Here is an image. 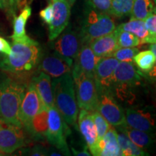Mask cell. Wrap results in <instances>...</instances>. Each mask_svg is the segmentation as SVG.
Returning <instances> with one entry per match:
<instances>
[{"label":"cell","mask_w":156,"mask_h":156,"mask_svg":"<svg viewBox=\"0 0 156 156\" xmlns=\"http://www.w3.org/2000/svg\"><path fill=\"white\" fill-rule=\"evenodd\" d=\"M122 153L117 140V132L111 126L101 139L98 142L96 156H122Z\"/></svg>","instance_id":"d6986e66"},{"label":"cell","mask_w":156,"mask_h":156,"mask_svg":"<svg viewBox=\"0 0 156 156\" xmlns=\"http://www.w3.org/2000/svg\"><path fill=\"white\" fill-rule=\"evenodd\" d=\"M118 60L114 56L101 58L95 66L94 79L97 89H108L113 90L114 75Z\"/></svg>","instance_id":"5bb4252c"},{"label":"cell","mask_w":156,"mask_h":156,"mask_svg":"<svg viewBox=\"0 0 156 156\" xmlns=\"http://www.w3.org/2000/svg\"><path fill=\"white\" fill-rule=\"evenodd\" d=\"M115 31L116 34L117 43H118L119 47H136L140 44L139 38H137L135 35L132 34V33L121 30L118 27L117 28L116 27Z\"/></svg>","instance_id":"83f0119b"},{"label":"cell","mask_w":156,"mask_h":156,"mask_svg":"<svg viewBox=\"0 0 156 156\" xmlns=\"http://www.w3.org/2000/svg\"><path fill=\"white\" fill-rule=\"evenodd\" d=\"M100 58L95 56L90 44H83L75 58L71 74L83 73L93 76L95 66Z\"/></svg>","instance_id":"2e32d148"},{"label":"cell","mask_w":156,"mask_h":156,"mask_svg":"<svg viewBox=\"0 0 156 156\" xmlns=\"http://www.w3.org/2000/svg\"><path fill=\"white\" fill-rule=\"evenodd\" d=\"M98 103L96 110L114 127L125 124V113L113 95V90L97 89Z\"/></svg>","instance_id":"52a82bcc"},{"label":"cell","mask_w":156,"mask_h":156,"mask_svg":"<svg viewBox=\"0 0 156 156\" xmlns=\"http://www.w3.org/2000/svg\"><path fill=\"white\" fill-rule=\"evenodd\" d=\"M70 129L55 106L48 109V129L46 138L48 142L64 155H69L67 137Z\"/></svg>","instance_id":"8992f818"},{"label":"cell","mask_w":156,"mask_h":156,"mask_svg":"<svg viewBox=\"0 0 156 156\" xmlns=\"http://www.w3.org/2000/svg\"><path fill=\"white\" fill-rule=\"evenodd\" d=\"M11 52V46L9 43L2 37H0V53L9 55Z\"/></svg>","instance_id":"d590c367"},{"label":"cell","mask_w":156,"mask_h":156,"mask_svg":"<svg viewBox=\"0 0 156 156\" xmlns=\"http://www.w3.org/2000/svg\"><path fill=\"white\" fill-rule=\"evenodd\" d=\"M25 128L36 139L46 137L48 129V109L38 113Z\"/></svg>","instance_id":"44dd1931"},{"label":"cell","mask_w":156,"mask_h":156,"mask_svg":"<svg viewBox=\"0 0 156 156\" xmlns=\"http://www.w3.org/2000/svg\"><path fill=\"white\" fill-rule=\"evenodd\" d=\"M150 38L156 41V15L155 10L144 20Z\"/></svg>","instance_id":"1f68e13d"},{"label":"cell","mask_w":156,"mask_h":156,"mask_svg":"<svg viewBox=\"0 0 156 156\" xmlns=\"http://www.w3.org/2000/svg\"><path fill=\"white\" fill-rule=\"evenodd\" d=\"M25 146L22 128L0 121V153H12Z\"/></svg>","instance_id":"30bf717a"},{"label":"cell","mask_w":156,"mask_h":156,"mask_svg":"<svg viewBox=\"0 0 156 156\" xmlns=\"http://www.w3.org/2000/svg\"><path fill=\"white\" fill-rule=\"evenodd\" d=\"M153 0H133L131 18L144 20L148 15L155 10Z\"/></svg>","instance_id":"d4e9b609"},{"label":"cell","mask_w":156,"mask_h":156,"mask_svg":"<svg viewBox=\"0 0 156 156\" xmlns=\"http://www.w3.org/2000/svg\"><path fill=\"white\" fill-rule=\"evenodd\" d=\"M53 15L48 24V38L56 40L69 24L71 14V6L67 0H51Z\"/></svg>","instance_id":"9c48e42d"},{"label":"cell","mask_w":156,"mask_h":156,"mask_svg":"<svg viewBox=\"0 0 156 156\" xmlns=\"http://www.w3.org/2000/svg\"><path fill=\"white\" fill-rule=\"evenodd\" d=\"M32 13V9L30 6L26 5L23 8L22 12L18 16L14 17L13 21V34L12 35L11 38L12 41H22L28 38L25 32V26L28 22V20L30 17Z\"/></svg>","instance_id":"603a6c76"},{"label":"cell","mask_w":156,"mask_h":156,"mask_svg":"<svg viewBox=\"0 0 156 156\" xmlns=\"http://www.w3.org/2000/svg\"><path fill=\"white\" fill-rule=\"evenodd\" d=\"M52 15H53V9H52L51 3L50 2L47 7L40 12V17L45 23L48 25L51 21Z\"/></svg>","instance_id":"836d02e7"},{"label":"cell","mask_w":156,"mask_h":156,"mask_svg":"<svg viewBox=\"0 0 156 156\" xmlns=\"http://www.w3.org/2000/svg\"><path fill=\"white\" fill-rule=\"evenodd\" d=\"M32 82L45 107L47 109L54 107L51 79L50 76L42 72L37 77L33 78Z\"/></svg>","instance_id":"ffe728a7"},{"label":"cell","mask_w":156,"mask_h":156,"mask_svg":"<svg viewBox=\"0 0 156 156\" xmlns=\"http://www.w3.org/2000/svg\"><path fill=\"white\" fill-rule=\"evenodd\" d=\"M95 56L99 58L112 56V54L119 48L116 34L115 30L110 34L99 37L90 43Z\"/></svg>","instance_id":"ac0fdd59"},{"label":"cell","mask_w":156,"mask_h":156,"mask_svg":"<svg viewBox=\"0 0 156 156\" xmlns=\"http://www.w3.org/2000/svg\"><path fill=\"white\" fill-rule=\"evenodd\" d=\"M41 61V64L38 65L40 69L51 77L56 78L72 73L74 63L73 58L65 57L56 51L44 56Z\"/></svg>","instance_id":"7c38bea8"},{"label":"cell","mask_w":156,"mask_h":156,"mask_svg":"<svg viewBox=\"0 0 156 156\" xmlns=\"http://www.w3.org/2000/svg\"><path fill=\"white\" fill-rule=\"evenodd\" d=\"M125 123L130 127L148 133H153L155 129V123L151 114L140 109H126Z\"/></svg>","instance_id":"e0dca14e"},{"label":"cell","mask_w":156,"mask_h":156,"mask_svg":"<svg viewBox=\"0 0 156 156\" xmlns=\"http://www.w3.org/2000/svg\"><path fill=\"white\" fill-rule=\"evenodd\" d=\"M44 109L47 108L43 103L34 84L31 82L28 88L25 90V95L20 107L19 119L23 127H25L32 119Z\"/></svg>","instance_id":"ba28073f"},{"label":"cell","mask_w":156,"mask_h":156,"mask_svg":"<svg viewBox=\"0 0 156 156\" xmlns=\"http://www.w3.org/2000/svg\"><path fill=\"white\" fill-rule=\"evenodd\" d=\"M72 151H73V153L75 155L77 156H90L91 155V154L87 151V148L85 147L83 151H77V150L75 149V148H72Z\"/></svg>","instance_id":"74e56055"},{"label":"cell","mask_w":156,"mask_h":156,"mask_svg":"<svg viewBox=\"0 0 156 156\" xmlns=\"http://www.w3.org/2000/svg\"><path fill=\"white\" fill-rule=\"evenodd\" d=\"M139 51V48L136 47H119L112 54V56L116 58L119 62H132L134 56Z\"/></svg>","instance_id":"4dcf8cb0"},{"label":"cell","mask_w":156,"mask_h":156,"mask_svg":"<svg viewBox=\"0 0 156 156\" xmlns=\"http://www.w3.org/2000/svg\"><path fill=\"white\" fill-rule=\"evenodd\" d=\"M31 1H32V0H31ZM48 1H49V2H51V0H48Z\"/></svg>","instance_id":"b9f144b4"},{"label":"cell","mask_w":156,"mask_h":156,"mask_svg":"<svg viewBox=\"0 0 156 156\" xmlns=\"http://www.w3.org/2000/svg\"><path fill=\"white\" fill-rule=\"evenodd\" d=\"M54 106L63 119L77 128L78 106L72 74H66L51 82Z\"/></svg>","instance_id":"7a4b0ae2"},{"label":"cell","mask_w":156,"mask_h":156,"mask_svg":"<svg viewBox=\"0 0 156 156\" xmlns=\"http://www.w3.org/2000/svg\"><path fill=\"white\" fill-rule=\"evenodd\" d=\"M118 28H120L121 30L127 31V32L132 33V34L135 35L140 40V44L148 36V32L145 27V21L142 20L131 18L128 22L122 23L119 25Z\"/></svg>","instance_id":"484cf974"},{"label":"cell","mask_w":156,"mask_h":156,"mask_svg":"<svg viewBox=\"0 0 156 156\" xmlns=\"http://www.w3.org/2000/svg\"><path fill=\"white\" fill-rule=\"evenodd\" d=\"M21 0H7V11L12 16H16V12L18 9Z\"/></svg>","instance_id":"e575fe53"},{"label":"cell","mask_w":156,"mask_h":156,"mask_svg":"<svg viewBox=\"0 0 156 156\" xmlns=\"http://www.w3.org/2000/svg\"><path fill=\"white\" fill-rule=\"evenodd\" d=\"M151 45L150 46V51L153 53L154 55L156 56V44L155 43H153V44H151Z\"/></svg>","instance_id":"ab89813d"},{"label":"cell","mask_w":156,"mask_h":156,"mask_svg":"<svg viewBox=\"0 0 156 156\" xmlns=\"http://www.w3.org/2000/svg\"><path fill=\"white\" fill-rule=\"evenodd\" d=\"M2 155V154H1V153H0V155Z\"/></svg>","instance_id":"7bdbcfd3"},{"label":"cell","mask_w":156,"mask_h":156,"mask_svg":"<svg viewBox=\"0 0 156 156\" xmlns=\"http://www.w3.org/2000/svg\"><path fill=\"white\" fill-rule=\"evenodd\" d=\"M77 106L90 112L96 110L98 90L94 76L83 73L72 74Z\"/></svg>","instance_id":"5b68a950"},{"label":"cell","mask_w":156,"mask_h":156,"mask_svg":"<svg viewBox=\"0 0 156 156\" xmlns=\"http://www.w3.org/2000/svg\"><path fill=\"white\" fill-rule=\"evenodd\" d=\"M90 1L99 11L112 15V0H90Z\"/></svg>","instance_id":"d6a6232c"},{"label":"cell","mask_w":156,"mask_h":156,"mask_svg":"<svg viewBox=\"0 0 156 156\" xmlns=\"http://www.w3.org/2000/svg\"><path fill=\"white\" fill-rule=\"evenodd\" d=\"M26 87L11 77L0 79V121L23 128L19 111Z\"/></svg>","instance_id":"3957f363"},{"label":"cell","mask_w":156,"mask_h":156,"mask_svg":"<svg viewBox=\"0 0 156 156\" xmlns=\"http://www.w3.org/2000/svg\"><path fill=\"white\" fill-rule=\"evenodd\" d=\"M142 74L134 66L133 62H119L114 75L113 88H127L141 83Z\"/></svg>","instance_id":"4fadbf2b"},{"label":"cell","mask_w":156,"mask_h":156,"mask_svg":"<svg viewBox=\"0 0 156 156\" xmlns=\"http://www.w3.org/2000/svg\"><path fill=\"white\" fill-rule=\"evenodd\" d=\"M116 28L110 15L97 9L90 1L86 2L82 27L80 31L83 44H89L99 37L110 34Z\"/></svg>","instance_id":"277c9868"},{"label":"cell","mask_w":156,"mask_h":156,"mask_svg":"<svg viewBox=\"0 0 156 156\" xmlns=\"http://www.w3.org/2000/svg\"><path fill=\"white\" fill-rule=\"evenodd\" d=\"M132 62L140 71L147 73L155 67L156 56L150 50L139 51L134 56Z\"/></svg>","instance_id":"cb8c5ba5"},{"label":"cell","mask_w":156,"mask_h":156,"mask_svg":"<svg viewBox=\"0 0 156 156\" xmlns=\"http://www.w3.org/2000/svg\"><path fill=\"white\" fill-rule=\"evenodd\" d=\"M117 140L122 151V155L124 156H141L147 155V154L143 149L136 146L128 138L125 134L120 132L117 133Z\"/></svg>","instance_id":"4316f807"},{"label":"cell","mask_w":156,"mask_h":156,"mask_svg":"<svg viewBox=\"0 0 156 156\" xmlns=\"http://www.w3.org/2000/svg\"><path fill=\"white\" fill-rule=\"evenodd\" d=\"M11 52L0 60V69L12 75L25 77L36 69L41 58V50L38 42L29 38L12 41Z\"/></svg>","instance_id":"6da1fadb"},{"label":"cell","mask_w":156,"mask_h":156,"mask_svg":"<svg viewBox=\"0 0 156 156\" xmlns=\"http://www.w3.org/2000/svg\"><path fill=\"white\" fill-rule=\"evenodd\" d=\"M77 119L80 132L86 142L87 148L90 151L91 155H96L98 134L91 112L85 109H81L78 114Z\"/></svg>","instance_id":"9a60e30c"},{"label":"cell","mask_w":156,"mask_h":156,"mask_svg":"<svg viewBox=\"0 0 156 156\" xmlns=\"http://www.w3.org/2000/svg\"><path fill=\"white\" fill-rule=\"evenodd\" d=\"M116 128L121 132L125 134L134 145L142 149L149 147L153 144V140L152 138L151 133L140 131V130L130 127L126 125V123Z\"/></svg>","instance_id":"7402d4cb"},{"label":"cell","mask_w":156,"mask_h":156,"mask_svg":"<svg viewBox=\"0 0 156 156\" xmlns=\"http://www.w3.org/2000/svg\"><path fill=\"white\" fill-rule=\"evenodd\" d=\"M92 118L94 122L95 127H96L98 134V142L103 137V135L111 127V124L107 122L106 119L101 115L97 110L91 112Z\"/></svg>","instance_id":"f546056e"},{"label":"cell","mask_w":156,"mask_h":156,"mask_svg":"<svg viewBox=\"0 0 156 156\" xmlns=\"http://www.w3.org/2000/svg\"><path fill=\"white\" fill-rule=\"evenodd\" d=\"M67 1L69 2V4L70 5V6H73L74 4H75V2H76V0H67Z\"/></svg>","instance_id":"60d3db41"},{"label":"cell","mask_w":156,"mask_h":156,"mask_svg":"<svg viewBox=\"0 0 156 156\" xmlns=\"http://www.w3.org/2000/svg\"><path fill=\"white\" fill-rule=\"evenodd\" d=\"M60 35L61 36H58L54 44L55 51L65 57L75 59L83 46L80 34L69 27Z\"/></svg>","instance_id":"8fae6325"},{"label":"cell","mask_w":156,"mask_h":156,"mask_svg":"<svg viewBox=\"0 0 156 156\" xmlns=\"http://www.w3.org/2000/svg\"><path fill=\"white\" fill-rule=\"evenodd\" d=\"M7 0H0V9L3 10H7Z\"/></svg>","instance_id":"f35d334b"},{"label":"cell","mask_w":156,"mask_h":156,"mask_svg":"<svg viewBox=\"0 0 156 156\" xmlns=\"http://www.w3.org/2000/svg\"><path fill=\"white\" fill-rule=\"evenodd\" d=\"M29 155H38V156H43V155H47L48 152L45 149L44 147L41 146H35L33 147L30 151L28 152Z\"/></svg>","instance_id":"8d00e7d4"},{"label":"cell","mask_w":156,"mask_h":156,"mask_svg":"<svg viewBox=\"0 0 156 156\" xmlns=\"http://www.w3.org/2000/svg\"><path fill=\"white\" fill-rule=\"evenodd\" d=\"M133 0H112V15L123 17L131 14Z\"/></svg>","instance_id":"f1b7e54d"}]
</instances>
